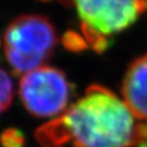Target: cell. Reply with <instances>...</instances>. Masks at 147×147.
Segmentation results:
<instances>
[{
  "label": "cell",
  "mask_w": 147,
  "mask_h": 147,
  "mask_svg": "<svg viewBox=\"0 0 147 147\" xmlns=\"http://www.w3.org/2000/svg\"><path fill=\"white\" fill-rule=\"evenodd\" d=\"M134 118L110 89L94 84L62 116L38 127L35 137L44 147H132Z\"/></svg>",
  "instance_id": "6da1fadb"
},
{
  "label": "cell",
  "mask_w": 147,
  "mask_h": 147,
  "mask_svg": "<svg viewBox=\"0 0 147 147\" xmlns=\"http://www.w3.org/2000/svg\"><path fill=\"white\" fill-rule=\"evenodd\" d=\"M57 33L47 18L23 14L10 22L3 35L7 61L16 73H27L42 67L51 58Z\"/></svg>",
  "instance_id": "7a4b0ae2"
},
{
  "label": "cell",
  "mask_w": 147,
  "mask_h": 147,
  "mask_svg": "<svg viewBox=\"0 0 147 147\" xmlns=\"http://www.w3.org/2000/svg\"><path fill=\"white\" fill-rule=\"evenodd\" d=\"M85 39L97 53L108 46L107 37L124 31L147 9V0H74Z\"/></svg>",
  "instance_id": "3957f363"
},
{
  "label": "cell",
  "mask_w": 147,
  "mask_h": 147,
  "mask_svg": "<svg viewBox=\"0 0 147 147\" xmlns=\"http://www.w3.org/2000/svg\"><path fill=\"white\" fill-rule=\"evenodd\" d=\"M19 94L32 116L50 118L65 109L70 99L71 86L62 71L42 65L22 76Z\"/></svg>",
  "instance_id": "277c9868"
},
{
  "label": "cell",
  "mask_w": 147,
  "mask_h": 147,
  "mask_svg": "<svg viewBox=\"0 0 147 147\" xmlns=\"http://www.w3.org/2000/svg\"><path fill=\"white\" fill-rule=\"evenodd\" d=\"M121 92L133 116L147 121V55L138 57L130 64Z\"/></svg>",
  "instance_id": "5b68a950"
},
{
  "label": "cell",
  "mask_w": 147,
  "mask_h": 147,
  "mask_svg": "<svg viewBox=\"0 0 147 147\" xmlns=\"http://www.w3.org/2000/svg\"><path fill=\"white\" fill-rule=\"evenodd\" d=\"M13 85L8 73L0 69V115L5 112L12 102Z\"/></svg>",
  "instance_id": "8992f818"
},
{
  "label": "cell",
  "mask_w": 147,
  "mask_h": 147,
  "mask_svg": "<svg viewBox=\"0 0 147 147\" xmlns=\"http://www.w3.org/2000/svg\"><path fill=\"white\" fill-rule=\"evenodd\" d=\"M0 142L2 147H23L25 140L21 131L16 129H8L1 134Z\"/></svg>",
  "instance_id": "52a82bcc"
},
{
  "label": "cell",
  "mask_w": 147,
  "mask_h": 147,
  "mask_svg": "<svg viewBox=\"0 0 147 147\" xmlns=\"http://www.w3.org/2000/svg\"><path fill=\"white\" fill-rule=\"evenodd\" d=\"M63 42L65 45V47L72 50V51H80V50H83L87 47L86 45V42L82 37L75 34V33H68L65 36H64V39H63Z\"/></svg>",
  "instance_id": "ba28073f"
},
{
  "label": "cell",
  "mask_w": 147,
  "mask_h": 147,
  "mask_svg": "<svg viewBox=\"0 0 147 147\" xmlns=\"http://www.w3.org/2000/svg\"><path fill=\"white\" fill-rule=\"evenodd\" d=\"M144 143H147V121L136 123L135 131H134L133 146L142 145Z\"/></svg>",
  "instance_id": "9c48e42d"
},
{
  "label": "cell",
  "mask_w": 147,
  "mask_h": 147,
  "mask_svg": "<svg viewBox=\"0 0 147 147\" xmlns=\"http://www.w3.org/2000/svg\"><path fill=\"white\" fill-rule=\"evenodd\" d=\"M138 147H147V143H144V144H142V145H140Z\"/></svg>",
  "instance_id": "30bf717a"
}]
</instances>
